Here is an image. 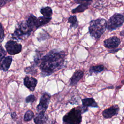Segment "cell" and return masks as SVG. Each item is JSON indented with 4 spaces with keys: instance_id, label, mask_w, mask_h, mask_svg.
Instances as JSON below:
<instances>
[{
    "instance_id": "obj_21",
    "label": "cell",
    "mask_w": 124,
    "mask_h": 124,
    "mask_svg": "<svg viewBox=\"0 0 124 124\" xmlns=\"http://www.w3.org/2000/svg\"><path fill=\"white\" fill-rule=\"evenodd\" d=\"M34 116V113L31 110H29L27 111L24 116V120L25 121H31L32 118H33Z\"/></svg>"
},
{
    "instance_id": "obj_25",
    "label": "cell",
    "mask_w": 124,
    "mask_h": 124,
    "mask_svg": "<svg viewBox=\"0 0 124 124\" xmlns=\"http://www.w3.org/2000/svg\"><path fill=\"white\" fill-rule=\"evenodd\" d=\"M4 38V29L1 23H0V43H1Z\"/></svg>"
},
{
    "instance_id": "obj_27",
    "label": "cell",
    "mask_w": 124,
    "mask_h": 124,
    "mask_svg": "<svg viewBox=\"0 0 124 124\" xmlns=\"http://www.w3.org/2000/svg\"><path fill=\"white\" fill-rule=\"evenodd\" d=\"M13 0H0V6H3L8 2L12 1Z\"/></svg>"
},
{
    "instance_id": "obj_19",
    "label": "cell",
    "mask_w": 124,
    "mask_h": 124,
    "mask_svg": "<svg viewBox=\"0 0 124 124\" xmlns=\"http://www.w3.org/2000/svg\"><path fill=\"white\" fill-rule=\"evenodd\" d=\"M40 12L43 15V16L45 17H51L52 15V10L49 6H46L41 8L40 10Z\"/></svg>"
},
{
    "instance_id": "obj_3",
    "label": "cell",
    "mask_w": 124,
    "mask_h": 124,
    "mask_svg": "<svg viewBox=\"0 0 124 124\" xmlns=\"http://www.w3.org/2000/svg\"><path fill=\"white\" fill-rule=\"evenodd\" d=\"M32 32L28 27L26 21H22L16 25L15 31L12 34V38L16 41L23 40L28 37Z\"/></svg>"
},
{
    "instance_id": "obj_12",
    "label": "cell",
    "mask_w": 124,
    "mask_h": 124,
    "mask_svg": "<svg viewBox=\"0 0 124 124\" xmlns=\"http://www.w3.org/2000/svg\"><path fill=\"white\" fill-rule=\"evenodd\" d=\"M84 75V72L81 70L76 71L72 75L69 80V85L74 86L76 85L78 82L81 79Z\"/></svg>"
},
{
    "instance_id": "obj_20",
    "label": "cell",
    "mask_w": 124,
    "mask_h": 124,
    "mask_svg": "<svg viewBox=\"0 0 124 124\" xmlns=\"http://www.w3.org/2000/svg\"><path fill=\"white\" fill-rule=\"evenodd\" d=\"M24 71L26 74L32 76H36L37 74V69L36 67L31 64L30 66L25 67L24 68Z\"/></svg>"
},
{
    "instance_id": "obj_32",
    "label": "cell",
    "mask_w": 124,
    "mask_h": 124,
    "mask_svg": "<svg viewBox=\"0 0 124 124\" xmlns=\"http://www.w3.org/2000/svg\"><path fill=\"white\" fill-rule=\"evenodd\" d=\"M56 122H55V121H53L52 122V123H51V124H56Z\"/></svg>"
},
{
    "instance_id": "obj_8",
    "label": "cell",
    "mask_w": 124,
    "mask_h": 124,
    "mask_svg": "<svg viewBox=\"0 0 124 124\" xmlns=\"http://www.w3.org/2000/svg\"><path fill=\"white\" fill-rule=\"evenodd\" d=\"M82 106H80L82 114L88 111V107L98 108V106L93 98H85L81 99Z\"/></svg>"
},
{
    "instance_id": "obj_23",
    "label": "cell",
    "mask_w": 124,
    "mask_h": 124,
    "mask_svg": "<svg viewBox=\"0 0 124 124\" xmlns=\"http://www.w3.org/2000/svg\"><path fill=\"white\" fill-rule=\"evenodd\" d=\"M6 55V51L4 49L3 47L0 43V62L3 60Z\"/></svg>"
},
{
    "instance_id": "obj_2",
    "label": "cell",
    "mask_w": 124,
    "mask_h": 124,
    "mask_svg": "<svg viewBox=\"0 0 124 124\" xmlns=\"http://www.w3.org/2000/svg\"><path fill=\"white\" fill-rule=\"evenodd\" d=\"M107 27V22L105 19L99 18L91 21L89 26L91 36L94 39H99L106 31Z\"/></svg>"
},
{
    "instance_id": "obj_16",
    "label": "cell",
    "mask_w": 124,
    "mask_h": 124,
    "mask_svg": "<svg viewBox=\"0 0 124 124\" xmlns=\"http://www.w3.org/2000/svg\"><path fill=\"white\" fill-rule=\"evenodd\" d=\"M91 2H85L80 4L76 8L72 10V13L73 14H76L78 13H81L85 11L88 9L89 6L90 5Z\"/></svg>"
},
{
    "instance_id": "obj_5",
    "label": "cell",
    "mask_w": 124,
    "mask_h": 124,
    "mask_svg": "<svg viewBox=\"0 0 124 124\" xmlns=\"http://www.w3.org/2000/svg\"><path fill=\"white\" fill-rule=\"evenodd\" d=\"M124 22V16L121 14L115 13L108 21L107 29L109 31L115 30L120 27Z\"/></svg>"
},
{
    "instance_id": "obj_31",
    "label": "cell",
    "mask_w": 124,
    "mask_h": 124,
    "mask_svg": "<svg viewBox=\"0 0 124 124\" xmlns=\"http://www.w3.org/2000/svg\"><path fill=\"white\" fill-rule=\"evenodd\" d=\"M16 124H22V123L20 121H17Z\"/></svg>"
},
{
    "instance_id": "obj_15",
    "label": "cell",
    "mask_w": 124,
    "mask_h": 124,
    "mask_svg": "<svg viewBox=\"0 0 124 124\" xmlns=\"http://www.w3.org/2000/svg\"><path fill=\"white\" fill-rule=\"evenodd\" d=\"M51 19V17H45L44 16H40L37 18L36 21V28H39L46 25L50 22Z\"/></svg>"
},
{
    "instance_id": "obj_14",
    "label": "cell",
    "mask_w": 124,
    "mask_h": 124,
    "mask_svg": "<svg viewBox=\"0 0 124 124\" xmlns=\"http://www.w3.org/2000/svg\"><path fill=\"white\" fill-rule=\"evenodd\" d=\"M13 61L12 57L11 56L5 57L1 61L0 65V69L4 72H6L9 69Z\"/></svg>"
},
{
    "instance_id": "obj_17",
    "label": "cell",
    "mask_w": 124,
    "mask_h": 124,
    "mask_svg": "<svg viewBox=\"0 0 124 124\" xmlns=\"http://www.w3.org/2000/svg\"><path fill=\"white\" fill-rule=\"evenodd\" d=\"M68 22L70 23V28L76 29L78 26V21L77 16L75 15L71 16L68 18Z\"/></svg>"
},
{
    "instance_id": "obj_28",
    "label": "cell",
    "mask_w": 124,
    "mask_h": 124,
    "mask_svg": "<svg viewBox=\"0 0 124 124\" xmlns=\"http://www.w3.org/2000/svg\"><path fill=\"white\" fill-rule=\"evenodd\" d=\"M11 118L13 120H14V121H16L17 119V115L16 113V112H13L11 113Z\"/></svg>"
},
{
    "instance_id": "obj_30",
    "label": "cell",
    "mask_w": 124,
    "mask_h": 124,
    "mask_svg": "<svg viewBox=\"0 0 124 124\" xmlns=\"http://www.w3.org/2000/svg\"><path fill=\"white\" fill-rule=\"evenodd\" d=\"M120 35L124 36V29L120 32Z\"/></svg>"
},
{
    "instance_id": "obj_18",
    "label": "cell",
    "mask_w": 124,
    "mask_h": 124,
    "mask_svg": "<svg viewBox=\"0 0 124 124\" xmlns=\"http://www.w3.org/2000/svg\"><path fill=\"white\" fill-rule=\"evenodd\" d=\"M104 69V67L102 64L92 66L90 68L89 73L91 74L93 73L97 74L103 71Z\"/></svg>"
},
{
    "instance_id": "obj_26",
    "label": "cell",
    "mask_w": 124,
    "mask_h": 124,
    "mask_svg": "<svg viewBox=\"0 0 124 124\" xmlns=\"http://www.w3.org/2000/svg\"><path fill=\"white\" fill-rule=\"evenodd\" d=\"M93 0H74V2L78 4H81L85 2H91Z\"/></svg>"
},
{
    "instance_id": "obj_10",
    "label": "cell",
    "mask_w": 124,
    "mask_h": 124,
    "mask_svg": "<svg viewBox=\"0 0 124 124\" xmlns=\"http://www.w3.org/2000/svg\"><path fill=\"white\" fill-rule=\"evenodd\" d=\"M119 110V106L115 105L104 110L102 112V115L104 118L109 119L118 114Z\"/></svg>"
},
{
    "instance_id": "obj_24",
    "label": "cell",
    "mask_w": 124,
    "mask_h": 124,
    "mask_svg": "<svg viewBox=\"0 0 124 124\" xmlns=\"http://www.w3.org/2000/svg\"><path fill=\"white\" fill-rule=\"evenodd\" d=\"M49 34L45 32H43V33H41L40 34V35L38 36V37H37V40H38V41H41L42 40H46V39H47L49 37Z\"/></svg>"
},
{
    "instance_id": "obj_7",
    "label": "cell",
    "mask_w": 124,
    "mask_h": 124,
    "mask_svg": "<svg viewBox=\"0 0 124 124\" xmlns=\"http://www.w3.org/2000/svg\"><path fill=\"white\" fill-rule=\"evenodd\" d=\"M7 52L11 55L19 53L22 50V45L13 40H9L5 45Z\"/></svg>"
},
{
    "instance_id": "obj_4",
    "label": "cell",
    "mask_w": 124,
    "mask_h": 124,
    "mask_svg": "<svg viewBox=\"0 0 124 124\" xmlns=\"http://www.w3.org/2000/svg\"><path fill=\"white\" fill-rule=\"evenodd\" d=\"M80 106L73 108L62 118L63 124H80L82 121Z\"/></svg>"
},
{
    "instance_id": "obj_9",
    "label": "cell",
    "mask_w": 124,
    "mask_h": 124,
    "mask_svg": "<svg viewBox=\"0 0 124 124\" xmlns=\"http://www.w3.org/2000/svg\"><path fill=\"white\" fill-rule=\"evenodd\" d=\"M121 43L120 39L116 36H112L104 41V46L109 49H114L117 47Z\"/></svg>"
},
{
    "instance_id": "obj_6",
    "label": "cell",
    "mask_w": 124,
    "mask_h": 124,
    "mask_svg": "<svg viewBox=\"0 0 124 124\" xmlns=\"http://www.w3.org/2000/svg\"><path fill=\"white\" fill-rule=\"evenodd\" d=\"M50 101V95L47 93H45L41 96L40 102L36 107L37 113H45L47 110Z\"/></svg>"
},
{
    "instance_id": "obj_22",
    "label": "cell",
    "mask_w": 124,
    "mask_h": 124,
    "mask_svg": "<svg viewBox=\"0 0 124 124\" xmlns=\"http://www.w3.org/2000/svg\"><path fill=\"white\" fill-rule=\"evenodd\" d=\"M36 98L33 94H31L28 96L25 99V101L27 103H33V102L36 101Z\"/></svg>"
},
{
    "instance_id": "obj_13",
    "label": "cell",
    "mask_w": 124,
    "mask_h": 124,
    "mask_svg": "<svg viewBox=\"0 0 124 124\" xmlns=\"http://www.w3.org/2000/svg\"><path fill=\"white\" fill-rule=\"evenodd\" d=\"M48 120V115L45 113H37L33 119L35 124H46Z\"/></svg>"
},
{
    "instance_id": "obj_11",
    "label": "cell",
    "mask_w": 124,
    "mask_h": 124,
    "mask_svg": "<svg viewBox=\"0 0 124 124\" xmlns=\"http://www.w3.org/2000/svg\"><path fill=\"white\" fill-rule=\"evenodd\" d=\"M37 84V80L33 77L26 76L24 78V85L31 91H34Z\"/></svg>"
},
{
    "instance_id": "obj_1",
    "label": "cell",
    "mask_w": 124,
    "mask_h": 124,
    "mask_svg": "<svg viewBox=\"0 0 124 124\" xmlns=\"http://www.w3.org/2000/svg\"><path fill=\"white\" fill-rule=\"evenodd\" d=\"M65 56L64 51L56 49L51 50L43 57L39 52H37L31 64L38 66L41 77H45L62 69L64 65Z\"/></svg>"
},
{
    "instance_id": "obj_29",
    "label": "cell",
    "mask_w": 124,
    "mask_h": 124,
    "mask_svg": "<svg viewBox=\"0 0 124 124\" xmlns=\"http://www.w3.org/2000/svg\"><path fill=\"white\" fill-rule=\"evenodd\" d=\"M120 49H121V48H119V49H117V48L112 49H111L109 51V52H110V53H116L117 51H118L119 50H120Z\"/></svg>"
}]
</instances>
